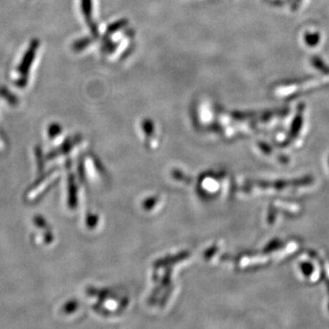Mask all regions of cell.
<instances>
[{
    "mask_svg": "<svg viewBox=\"0 0 329 329\" xmlns=\"http://www.w3.org/2000/svg\"><path fill=\"white\" fill-rule=\"evenodd\" d=\"M82 10L83 14L88 19H91V0H82Z\"/></svg>",
    "mask_w": 329,
    "mask_h": 329,
    "instance_id": "cell-2",
    "label": "cell"
},
{
    "mask_svg": "<svg viewBox=\"0 0 329 329\" xmlns=\"http://www.w3.org/2000/svg\"><path fill=\"white\" fill-rule=\"evenodd\" d=\"M301 269H302V272L305 274V276H310L311 274L313 273V266L309 263H307V262H304L301 265Z\"/></svg>",
    "mask_w": 329,
    "mask_h": 329,
    "instance_id": "cell-3",
    "label": "cell"
},
{
    "mask_svg": "<svg viewBox=\"0 0 329 329\" xmlns=\"http://www.w3.org/2000/svg\"><path fill=\"white\" fill-rule=\"evenodd\" d=\"M30 47L26 51L23 59L19 64V67L17 69V82L19 86H24L27 82V78L29 74V71L32 66L34 62V58L36 55V52L38 51V40H34L30 43Z\"/></svg>",
    "mask_w": 329,
    "mask_h": 329,
    "instance_id": "cell-1",
    "label": "cell"
}]
</instances>
